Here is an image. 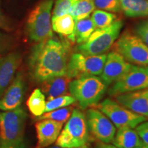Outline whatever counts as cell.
Listing matches in <instances>:
<instances>
[{"mask_svg":"<svg viewBox=\"0 0 148 148\" xmlns=\"http://www.w3.org/2000/svg\"><path fill=\"white\" fill-rule=\"evenodd\" d=\"M69 41H61L53 37L37 42L29 58V71L35 82H42L51 77L66 73Z\"/></svg>","mask_w":148,"mask_h":148,"instance_id":"cell-1","label":"cell"},{"mask_svg":"<svg viewBox=\"0 0 148 148\" xmlns=\"http://www.w3.org/2000/svg\"><path fill=\"white\" fill-rule=\"evenodd\" d=\"M108 85L97 75L82 77L71 80L69 93L75 98L82 109L95 106L102 99Z\"/></svg>","mask_w":148,"mask_h":148,"instance_id":"cell-2","label":"cell"},{"mask_svg":"<svg viewBox=\"0 0 148 148\" xmlns=\"http://www.w3.org/2000/svg\"><path fill=\"white\" fill-rule=\"evenodd\" d=\"M55 0H42L32 10L26 24L29 38L39 42L53 37L51 24V12Z\"/></svg>","mask_w":148,"mask_h":148,"instance_id":"cell-3","label":"cell"},{"mask_svg":"<svg viewBox=\"0 0 148 148\" xmlns=\"http://www.w3.org/2000/svg\"><path fill=\"white\" fill-rule=\"evenodd\" d=\"M27 113L19 106L0 114V141L23 147V135Z\"/></svg>","mask_w":148,"mask_h":148,"instance_id":"cell-4","label":"cell"},{"mask_svg":"<svg viewBox=\"0 0 148 148\" xmlns=\"http://www.w3.org/2000/svg\"><path fill=\"white\" fill-rule=\"evenodd\" d=\"M88 140V129L86 116L79 109H73L56 140V145L64 148H75L86 145Z\"/></svg>","mask_w":148,"mask_h":148,"instance_id":"cell-5","label":"cell"},{"mask_svg":"<svg viewBox=\"0 0 148 148\" xmlns=\"http://www.w3.org/2000/svg\"><path fill=\"white\" fill-rule=\"evenodd\" d=\"M123 25V21L119 19L108 27L96 29L86 42L77 46L76 50L86 56L103 54L113 45L119 36Z\"/></svg>","mask_w":148,"mask_h":148,"instance_id":"cell-6","label":"cell"},{"mask_svg":"<svg viewBox=\"0 0 148 148\" xmlns=\"http://www.w3.org/2000/svg\"><path fill=\"white\" fill-rule=\"evenodd\" d=\"M106 54L86 56L81 53H73L68 61L66 75L71 79L100 75L106 59Z\"/></svg>","mask_w":148,"mask_h":148,"instance_id":"cell-7","label":"cell"},{"mask_svg":"<svg viewBox=\"0 0 148 148\" xmlns=\"http://www.w3.org/2000/svg\"><path fill=\"white\" fill-rule=\"evenodd\" d=\"M97 108L106 115L118 129L123 127L135 128L148 118L132 112L116 101L106 99L97 104Z\"/></svg>","mask_w":148,"mask_h":148,"instance_id":"cell-8","label":"cell"},{"mask_svg":"<svg viewBox=\"0 0 148 148\" xmlns=\"http://www.w3.org/2000/svg\"><path fill=\"white\" fill-rule=\"evenodd\" d=\"M116 52L129 63L145 66L148 64V47L138 36L125 32L115 43Z\"/></svg>","mask_w":148,"mask_h":148,"instance_id":"cell-9","label":"cell"},{"mask_svg":"<svg viewBox=\"0 0 148 148\" xmlns=\"http://www.w3.org/2000/svg\"><path fill=\"white\" fill-rule=\"evenodd\" d=\"M148 88V67L132 65L128 71L114 82L108 90L111 96Z\"/></svg>","mask_w":148,"mask_h":148,"instance_id":"cell-10","label":"cell"},{"mask_svg":"<svg viewBox=\"0 0 148 148\" xmlns=\"http://www.w3.org/2000/svg\"><path fill=\"white\" fill-rule=\"evenodd\" d=\"M86 119L88 132L93 137L105 143L112 141L116 127L99 109L89 108L86 111Z\"/></svg>","mask_w":148,"mask_h":148,"instance_id":"cell-11","label":"cell"},{"mask_svg":"<svg viewBox=\"0 0 148 148\" xmlns=\"http://www.w3.org/2000/svg\"><path fill=\"white\" fill-rule=\"evenodd\" d=\"M132 65L120 53L116 51H111L106 56L100 77L109 86L124 75Z\"/></svg>","mask_w":148,"mask_h":148,"instance_id":"cell-12","label":"cell"},{"mask_svg":"<svg viewBox=\"0 0 148 148\" xmlns=\"http://www.w3.org/2000/svg\"><path fill=\"white\" fill-rule=\"evenodd\" d=\"M24 90L25 82L23 75L19 72L0 97V109L7 111L19 107L23 101Z\"/></svg>","mask_w":148,"mask_h":148,"instance_id":"cell-13","label":"cell"},{"mask_svg":"<svg viewBox=\"0 0 148 148\" xmlns=\"http://www.w3.org/2000/svg\"><path fill=\"white\" fill-rule=\"evenodd\" d=\"M63 127V123L51 119L38 120L35 124L37 136L36 148H46L56 142Z\"/></svg>","mask_w":148,"mask_h":148,"instance_id":"cell-14","label":"cell"},{"mask_svg":"<svg viewBox=\"0 0 148 148\" xmlns=\"http://www.w3.org/2000/svg\"><path fill=\"white\" fill-rule=\"evenodd\" d=\"M115 99L126 108L148 118V88L120 94Z\"/></svg>","mask_w":148,"mask_h":148,"instance_id":"cell-15","label":"cell"},{"mask_svg":"<svg viewBox=\"0 0 148 148\" xmlns=\"http://www.w3.org/2000/svg\"><path fill=\"white\" fill-rule=\"evenodd\" d=\"M21 60V56L17 52L0 57V97L13 80Z\"/></svg>","mask_w":148,"mask_h":148,"instance_id":"cell-16","label":"cell"},{"mask_svg":"<svg viewBox=\"0 0 148 148\" xmlns=\"http://www.w3.org/2000/svg\"><path fill=\"white\" fill-rule=\"evenodd\" d=\"M72 80L66 74L49 78L40 82V90L47 97V100L69 94V85Z\"/></svg>","mask_w":148,"mask_h":148,"instance_id":"cell-17","label":"cell"},{"mask_svg":"<svg viewBox=\"0 0 148 148\" xmlns=\"http://www.w3.org/2000/svg\"><path fill=\"white\" fill-rule=\"evenodd\" d=\"M75 21L70 14H66L59 16H52L51 27L54 32L61 36L66 37L68 41L74 42L75 37Z\"/></svg>","mask_w":148,"mask_h":148,"instance_id":"cell-18","label":"cell"},{"mask_svg":"<svg viewBox=\"0 0 148 148\" xmlns=\"http://www.w3.org/2000/svg\"><path fill=\"white\" fill-rule=\"evenodd\" d=\"M112 142L119 148H135L143 143L136 131L129 127L118 129Z\"/></svg>","mask_w":148,"mask_h":148,"instance_id":"cell-19","label":"cell"},{"mask_svg":"<svg viewBox=\"0 0 148 148\" xmlns=\"http://www.w3.org/2000/svg\"><path fill=\"white\" fill-rule=\"evenodd\" d=\"M120 2L121 10L126 16H148V0H120Z\"/></svg>","mask_w":148,"mask_h":148,"instance_id":"cell-20","label":"cell"},{"mask_svg":"<svg viewBox=\"0 0 148 148\" xmlns=\"http://www.w3.org/2000/svg\"><path fill=\"white\" fill-rule=\"evenodd\" d=\"M27 106L32 115L39 116L45 112V96L40 88H36L27 101Z\"/></svg>","mask_w":148,"mask_h":148,"instance_id":"cell-21","label":"cell"},{"mask_svg":"<svg viewBox=\"0 0 148 148\" xmlns=\"http://www.w3.org/2000/svg\"><path fill=\"white\" fill-rule=\"evenodd\" d=\"M95 28L91 18L87 17L75 21L74 33L77 43L79 45L86 42Z\"/></svg>","mask_w":148,"mask_h":148,"instance_id":"cell-22","label":"cell"},{"mask_svg":"<svg viewBox=\"0 0 148 148\" xmlns=\"http://www.w3.org/2000/svg\"><path fill=\"white\" fill-rule=\"evenodd\" d=\"M95 8L92 0H79L72 5L69 14L77 21L88 17Z\"/></svg>","mask_w":148,"mask_h":148,"instance_id":"cell-23","label":"cell"},{"mask_svg":"<svg viewBox=\"0 0 148 148\" xmlns=\"http://www.w3.org/2000/svg\"><path fill=\"white\" fill-rule=\"evenodd\" d=\"M73 110V108L69 106L56 109V110L49 111V112H44L42 115L37 116L36 120L38 121V120L48 119L64 123H66L69 119Z\"/></svg>","mask_w":148,"mask_h":148,"instance_id":"cell-24","label":"cell"},{"mask_svg":"<svg viewBox=\"0 0 148 148\" xmlns=\"http://www.w3.org/2000/svg\"><path fill=\"white\" fill-rule=\"evenodd\" d=\"M115 14L102 10H96L92 12L91 19L95 27L104 28L116 21Z\"/></svg>","mask_w":148,"mask_h":148,"instance_id":"cell-25","label":"cell"},{"mask_svg":"<svg viewBox=\"0 0 148 148\" xmlns=\"http://www.w3.org/2000/svg\"><path fill=\"white\" fill-rule=\"evenodd\" d=\"M76 100L72 95H62L60 97L53 98L51 100L46 101L45 106V112H49V111L56 110L63 107L69 106L70 105L75 103Z\"/></svg>","mask_w":148,"mask_h":148,"instance_id":"cell-26","label":"cell"},{"mask_svg":"<svg viewBox=\"0 0 148 148\" xmlns=\"http://www.w3.org/2000/svg\"><path fill=\"white\" fill-rule=\"evenodd\" d=\"M95 8L99 10L119 12L121 10L120 0H92Z\"/></svg>","mask_w":148,"mask_h":148,"instance_id":"cell-27","label":"cell"},{"mask_svg":"<svg viewBox=\"0 0 148 148\" xmlns=\"http://www.w3.org/2000/svg\"><path fill=\"white\" fill-rule=\"evenodd\" d=\"M74 3L73 0H56L53 10V16L69 14L70 10Z\"/></svg>","mask_w":148,"mask_h":148,"instance_id":"cell-28","label":"cell"},{"mask_svg":"<svg viewBox=\"0 0 148 148\" xmlns=\"http://www.w3.org/2000/svg\"><path fill=\"white\" fill-rule=\"evenodd\" d=\"M137 36L148 47V20L142 21L136 27Z\"/></svg>","mask_w":148,"mask_h":148,"instance_id":"cell-29","label":"cell"},{"mask_svg":"<svg viewBox=\"0 0 148 148\" xmlns=\"http://www.w3.org/2000/svg\"><path fill=\"white\" fill-rule=\"evenodd\" d=\"M142 141L148 147V121H145L135 127Z\"/></svg>","mask_w":148,"mask_h":148,"instance_id":"cell-30","label":"cell"},{"mask_svg":"<svg viewBox=\"0 0 148 148\" xmlns=\"http://www.w3.org/2000/svg\"><path fill=\"white\" fill-rule=\"evenodd\" d=\"M9 43H10V38L3 33L0 32V54L7 49Z\"/></svg>","mask_w":148,"mask_h":148,"instance_id":"cell-31","label":"cell"},{"mask_svg":"<svg viewBox=\"0 0 148 148\" xmlns=\"http://www.w3.org/2000/svg\"><path fill=\"white\" fill-rule=\"evenodd\" d=\"M0 27L4 29H9L8 23L5 19V16L3 14L1 8H0Z\"/></svg>","mask_w":148,"mask_h":148,"instance_id":"cell-32","label":"cell"},{"mask_svg":"<svg viewBox=\"0 0 148 148\" xmlns=\"http://www.w3.org/2000/svg\"><path fill=\"white\" fill-rule=\"evenodd\" d=\"M96 148H119L116 146L114 145H111V144H108V143H98L97 146H96Z\"/></svg>","mask_w":148,"mask_h":148,"instance_id":"cell-33","label":"cell"},{"mask_svg":"<svg viewBox=\"0 0 148 148\" xmlns=\"http://www.w3.org/2000/svg\"><path fill=\"white\" fill-rule=\"evenodd\" d=\"M0 148H24V147H16V146L10 145V144H8L3 143V142L0 141Z\"/></svg>","mask_w":148,"mask_h":148,"instance_id":"cell-34","label":"cell"},{"mask_svg":"<svg viewBox=\"0 0 148 148\" xmlns=\"http://www.w3.org/2000/svg\"><path fill=\"white\" fill-rule=\"evenodd\" d=\"M135 148H148V147L143 142V143L140 144V145L137 146V147H136Z\"/></svg>","mask_w":148,"mask_h":148,"instance_id":"cell-35","label":"cell"},{"mask_svg":"<svg viewBox=\"0 0 148 148\" xmlns=\"http://www.w3.org/2000/svg\"><path fill=\"white\" fill-rule=\"evenodd\" d=\"M48 148H64V147H60V146H58V145H54V146H51V147H49Z\"/></svg>","mask_w":148,"mask_h":148,"instance_id":"cell-36","label":"cell"},{"mask_svg":"<svg viewBox=\"0 0 148 148\" xmlns=\"http://www.w3.org/2000/svg\"><path fill=\"white\" fill-rule=\"evenodd\" d=\"M75 148H88L87 147V145H84L82 146H79V147H75Z\"/></svg>","mask_w":148,"mask_h":148,"instance_id":"cell-37","label":"cell"},{"mask_svg":"<svg viewBox=\"0 0 148 148\" xmlns=\"http://www.w3.org/2000/svg\"><path fill=\"white\" fill-rule=\"evenodd\" d=\"M77 1H79V0H73V1H74V2H75V3L77 2Z\"/></svg>","mask_w":148,"mask_h":148,"instance_id":"cell-38","label":"cell"}]
</instances>
